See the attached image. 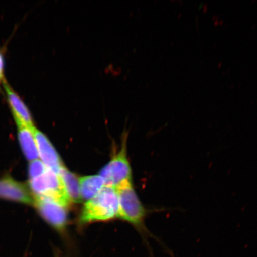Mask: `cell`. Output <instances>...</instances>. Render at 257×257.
Masks as SVG:
<instances>
[{
    "instance_id": "cell-1",
    "label": "cell",
    "mask_w": 257,
    "mask_h": 257,
    "mask_svg": "<svg viewBox=\"0 0 257 257\" xmlns=\"http://www.w3.org/2000/svg\"><path fill=\"white\" fill-rule=\"evenodd\" d=\"M119 202L115 189L104 186L103 189L83 208L79 221L81 224L108 221L118 216Z\"/></svg>"
},
{
    "instance_id": "cell-2",
    "label": "cell",
    "mask_w": 257,
    "mask_h": 257,
    "mask_svg": "<svg viewBox=\"0 0 257 257\" xmlns=\"http://www.w3.org/2000/svg\"><path fill=\"white\" fill-rule=\"evenodd\" d=\"M127 137L124 136L121 149L101 170L99 175L105 186L116 188L123 183L132 181V170L127 157Z\"/></svg>"
},
{
    "instance_id": "cell-3",
    "label": "cell",
    "mask_w": 257,
    "mask_h": 257,
    "mask_svg": "<svg viewBox=\"0 0 257 257\" xmlns=\"http://www.w3.org/2000/svg\"><path fill=\"white\" fill-rule=\"evenodd\" d=\"M28 187L34 197L51 198L66 207L70 203L59 175L49 168L43 175L30 179Z\"/></svg>"
},
{
    "instance_id": "cell-4",
    "label": "cell",
    "mask_w": 257,
    "mask_h": 257,
    "mask_svg": "<svg viewBox=\"0 0 257 257\" xmlns=\"http://www.w3.org/2000/svg\"><path fill=\"white\" fill-rule=\"evenodd\" d=\"M115 190L119 202L118 217L140 226L143 223L146 210L138 198L132 181L123 183L115 188Z\"/></svg>"
},
{
    "instance_id": "cell-5",
    "label": "cell",
    "mask_w": 257,
    "mask_h": 257,
    "mask_svg": "<svg viewBox=\"0 0 257 257\" xmlns=\"http://www.w3.org/2000/svg\"><path fill=\"white\" fill-rule=\"evenodd\" d=\"M40 214L58 230L62 231L68 221L67 207L53 199L46 197H34V204Z\"/></svg>"
},
{
    "instance_id": "cell-6",
    "label": "cell",
    "mask_w": 257,
    "mask_h": 257,
    "mask_svg": "<svg viewBox=\"0 0 257 257\" xmlns=\"http://www.w3.org/2000/svg\"><path fill=\"white\" fill-rule=\"evenodd\" d=\"M0 198L25 204H34V197L30 188L9 176L0 179Z\"/></svg>"
},
{
    "instance_id": "cell-7",
    "label": "cell",
    "mask_w": 257,
    "mask_h": 257,
    "mask_svg": "<svg viewBox=\"0 0 257 257\" xmlns=\"http://www.w3.org/2000/svg\"><path fill=\"white\" fill-rule=\"evenodd\" d=\"M36 141L38 154L42 162L58 175L59 170L63 167L62 159L57 152L55 148L51 144L46 135L38 130L36 127L32 130Z\"/></svg>"
},
{
    "instance_id": "cell-8",
    "label": "cell",
    "mask_w": 257,
    "mask_h": 257,
    "mask_svg": "<svg viewBox=\"0 0 257 257\" xmlns=\"http://www.w3.org/2000/svg\"><path fill=\"white\" fill-rule=\"evenodd\" d=\"M2 86L5 89L6 99L14 115L15 121L20 122L30 128L35 127L30 109L23 99L6 80L3 83Z\"/></svg>"
},
{
    "instance_id": "cell-9",
    "label": "cell",
    "mask_w": 257,
    "mask_h": 257,
    "mask_svg": "<svg viewBox=\"0 0 257 257\" xmlns=\"http://www.w3.org/2000/svg\"><path fill=\"white\" fill-rule=\"evenodd\" d=\"M18 127V136L19 144L22 152L28 160L34 161L39 157L38 149L32 130L20 122L15 121Z\"/></svg>"
},
{
    "instance_id": "cell-10",
    "label": "cell",
    "mask_w": 257,
    "mask_h": 257,
    "mask_svg": "<svg viewBox=\"0 0 257 257\" xmlns=\"http://www.w3.org/2000/svg\"><path fill=\"white\" fill-rule=\"evenodd\" d=\"M61 182L70 202L79 203L82 199L80 192L79 179L74 173L63 166L58 173Z\"/></svg>"
},
{
    "instance_id": "cell-11",
    "label": "cell",
    "mask_w": 257,
    "mask_h": 257,
    "mask_svg": "<svg viewBox=\"0 0 257 257\" xmlns=\"http://www.w3.org/2000/svg\"><path fill=\"white\" fill-rule=\"evenodd\" d=\"M79 185L82 200L89 201L103 189L105 182L100 175L87 176L79 179Z\"/></svg>"
},
{
    "instance_id": "cell-12",
    "label": "cell",
    "mask_w": 257,
    "mask_h": 257,
    "mask_svg": "<svg viewBox=\"0 0 257 257\" xmlns=\"http://www.w3.org/2000/svg\"><path fill=\"white\" fill-rule=\"evenodd\" d=\"M47 167L40 160H35L31 162L29 165V176L30 179L38 178L46 172Z\"/></svg>"
},
{
    "instance_id": "cell-13",
    "label": "cell",
    "mask_w": 257,
    "mask_h": 257,
    "mask_svg": "<svg viewBox=\"0 0 257 257\" xmlns=\"http://www.w3.org/2000/svg\"><path fill=\"white\" fill-rule=\"evenodd\" d=\"M5 60L4 56L0 51V85L5 81Z\"/></svg>"
}]
</instances>
